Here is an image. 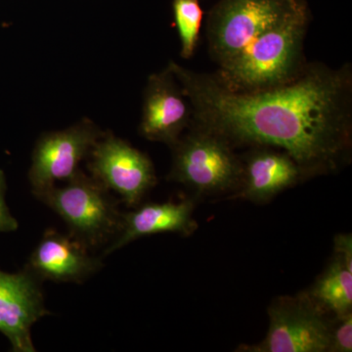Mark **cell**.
Masks as SVG:
<instances>
[{
  "label": "cell",
  "mask_w": 352,
  "mask_h": 352,
  "mask_svg": "<svg viewBox=\"0 0 352 352\" xmlns=\"http://www.w3.org/2000/svg\"><path fill=\"white\" fill-rule=\"evenodd\" d=\"M191 124V106L170 69L150 76L139 126L141 135L173 147Z\"/></svg>",
  "instance_id": "cell-10"
},
{
  "label": "cell",
  "mask_w": 352,
  "mask_h": 352,
  "mask_svg": "<svg viewBox=\"0 0 352 352\" xmlns=\"http://www.w3.org/2000/svg\"><path fill=\"white\" fill-rule=\"evenodd\" d=\"M267 333L256 344H242L243 352H328L333 316L307 291L278 296L268 307Z\"/></svg>",
  "instance_id": "cell-6"
},
{
  "label": "cell",
  "mask_w": 352,
  "mask_h": 352,
  "mask_svg": "<svg viewBox=\"0 0 352 352\" xmlns=\"http://www.w3.org/2000/svg\"><path fill=\"white\" fill-rule=\"evenodd\" d=\"M41 282L27 268L15 274L0 270V333L10 342L13 351H36L32 325L51 314L44 305Z\"/></svg>",
  "instance_id": "cell-9"
},
{
  "label": "cell",
  "mask_w": 352,
  "mask_h": 352,
  "mask_svg": "<svg viewBox=\"0 0 352 352\" xmlns=\"http://www.w3.org/2000/svg\"><path fill=\"white\" fill-rule=\"evenodd\" d=\"M188 99L193 126L214 132L234 149L270 147L286 152L303 178L339 170L351 157L352 76L347 65H305L289 82L236 90L214 74L170 62Z\"/></svg>",
  "instance_id": "cell-1"
},
{
  "label": "cell",
  "mask_w": 352,
  "mask_h": 352,
  "mask_svg": "<svg viewBox=\"0 0 352 352\" xmlns=\"http://www.w3.org/2000/svg\"><path fill=\"white\" fill-rule=\"evenodd\" d=\"M307 293L333 317L352 314L351 234L336 236L332 258Z\"/></svg>",
  "instance_id": "cell-14"
},
{
  "label": "cell",
  "mask_w": 352,
  "mask_h": 352,
  "mask_svg": "<svg viewBox=\"0 0 352 352\" xmlns=\"http://www.w3.org/2000/svg\"><path fill=\"white\" fill-rule=\"evenodd\" d=\"M194 210L195 200L192 198L180 201L140 204L131 212H122L119 232L107 245L104 254L108 256L144 236L176 233L188 237L198 229V222L193 217Z\"/></svg>",
  "instance_id": "cell-13"
},
{
  "label": "cell",
  "mask_w": 352,
  "mask_h": 352,
  "mask_svg": "<svg viewBox=\"0 0 352 352\" xmlns=\"http://www.w3.org/2000/svg\"><path fill=\"white\" fill-rule=\"evenodd\" d=\"M104 135L90 120H83L65 131L41 136L32 153L29 171L32 194L68 182L80 171L78 166Z\"/></svg>",
  "instance_id": "cell-8"
},
{
  "label": "cell",
  "mask_w": 352,
  "mask_h": 352,
  "mask_svg": "<svg viewBox=\"0 0 352 352\" xmlns=\"http://www.w3.org/2000/svg\"><path fill=\"white\" fill-rule=\"evenodd\" d=\"M173 13L182 43V56L189 59L198 43L203 10L199 0H173Z\"/></svg>",
  "instance_id": "cell-15"
},
{
  "label": "cell",
  "mask_w": 352,
  "mask_h": 352,
  "mask_svg": "<svg viewBox=\"0 0 352 352\" xmlns=\"http://www.w3.org/2000/svg\"><path fill=\"white\" fill-rule=\"evenodd\" d=\"M90 249L71 234L65 235L47 229L32 251L27 270L41 281L80 284L100 270V258L92 256Z\"/></svg>",
  "instance_id": "cell-11"
},
{
  "label": "cell",
  "mask_w": 352,
  "mask_h": 352,
  "mask_svg": "<svg viewBox=\"0 0 352 352\" xmlns=\"http://www.w3.org/2000/svg\"><path fill=\"white\" fill-rule=\"evenodd\" d=\"M88 157L92 177L109 191L117 193L127 207L140 205L157 184L150 157L113 134L104 133Z\"/></svg>",
  "instance_id": "cell-7"
},
{
  "label": "cell",
  "mask_w": 352,
  "mask_h": 352,
  "mask_svg": "<svg viewBox=\"0 0 352 352\" xmlns=\"http://www.w3.org/2000/svg\"><path fill=\"white\" fill-rule=\"evenodd\" d=\"M305 0H220L208 15L207 39L219 66L296 11Z\"/></svg>",
  "instance_id": "cell-5"
},
{
  "label": "cell",
  "mask_w": 352,
  "mask_h": 352,
  "mask_svg": "<svg viewBox=\"0 0 352 352\" xmlns=\"http://www.w3.org/2000/svg\"><path fill=\"white\" fill-rule=\"evenodd\" d=\"M6 191V176L3 171L0 170V232H13L17 230L19 223L7 207Z\"/></svg>",
  "instance_id": "cell-17"
},
{
  "label": "cell",
  "mask_w": 352,
  "mask_h": 352,
  "mask_svg": "<svg viewBox=\"0 0 352 352\" xmlns=\"http://www.w3.org/2000/svg\"><path fill=\"white\" fill-rule=\"evenodd\" d=\"M308 21L305 6L220 65L214 75L236 90L263 89L289 82L305 66L302 52Z\"/></svg>",
  "instance_id": "cell-2"
},
{
  "label": "cell",
  "mask_w": 352,
  "mask_h": 352,
  "mask_svg": "<svg viewBox=\"0 0 352 352\" xmlns=\"http://www.w3.org/2000/svg\"><path fill=\"white\" fill-rule=\"evenodd\" d=\"M66 185L41 190L34 195L66 222L73 237L89 249L109 245L119 232L122 212L110 191L82 171Z\"/></svg>",
  "instance_id": "cell-4"
},
{
  "label": "cell",
  "mask_w": 352,
  "mask_h": 352,
  "mask_svg": "<svg viewBox=\"0 0 352 352\" xmlns=\"http://www.w3.org/2000/svg\"><path fill=\"white\" fill-rule=\"evenodd\" d=\"M352 351V314L333 317L328 352Z\"/></svg>",
  "instance_id": "cell-16"
},
{
  "label": "cell",
  "mask_w": 352,
  "mask_h": 352,
  "mask_svg": "<svg viewBox=\"0 0 352 352\" xmlns=\"http://www.w3.org/2000/svg\"><path fill=\"white\" fill-rule=\"evenodd\" d=\"M242 157L243 177L239 190L229 199L265 204L303 179L293 157L270 147L251 148Z\"/></svg>",
  "instance_id": "cell-12"
},
{
  "label": "cell",
  "mask_w": 352,
  "mask_h": 352,
  "mask_svg": "<svg viewBox=\"0 0 352 352\" xmlns=\"http://www.w3.org/2000/svg\"><path fill=\"white\" fill-rule=\"evenodd\" d=\"M168 179L189 189L196 198L236 193L243 177L242 157L214 132L193 126L173 147Z\"/></svg>",
  "instance_id": "cell-3"
}]
</instances>
